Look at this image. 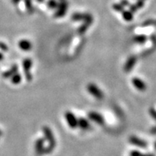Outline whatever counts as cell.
<instances>
[{"label": "cell", "mask_w": 156, "mask_h": 156, "mask_svg": "<svg viewBox=\"0 0 156 156\" xmlns=\"http://www.w3.org/2000/svg\"><path fill=\"white\" fill-rule=\"evenodd\" d=\"M22 81V77L19 73H15L14 75L12 76V78H11V81L12 83H14V84H19Z\"/></svg>", "instance_id": "cell-19"}, {"label": "cell", "mask_w": 156, "mask_h": 156, "mask_svg": "<svg viewBox=\"0 0 156 156\" xmlns=\"http://www.w3.org/2000/svg\"><path fill=\"white\" fill-rule=\"evenodd\" d=\"M65 118H66L69 128H76L77 127H78V119L72 113L69 112V111L66 112L65 113Z\"/></svg>", "instance_id": "cell-6"}, {"label": "cell", "mask_w": 156, "mask_h": 156, "mask_svg": "<svg viewBox=\"0 0 156 156\" xmlns=\"http://www.w3.org/2000/svg\"><path fill=\"white\" fill-rule=\"evenodd\" d=\"M149 113H150V116H151V118L155 119L156 121V109L155 108H150V109H149Z\"/></svg>", "instance_id": "cell-22"}, {"label": "cell", "mask_w": 156, "mask_h": 156, "mask_svg": "<svg viewBox=\"0 0 156 156\" xmlns=\"http://www.w3.org/2000/svg\"><path fill=\"white\" fill-rule=\"evenodd\" d=\"M122 17L127 22H131L133 19V13L130 10H124L122 12Z\"/></svg>", "instance_id": "cell-14"}, {"label": "cell", "mask_w": 156, "mask_h": 156, "mask_svg": "<svg viewBox=\"0 0 156 156\" xmlns=\"http://www.w3.org/2000/svg\"><path fill=\"white\" fill-rule=\"evenodd\" d=\"M47 6L51 10L53 9H57V6H58V4L57 3L56 0H49L48 1V3H47Z\"/></svg>", "instance_id": "cell-20"}, {"label": "cell", "mask_w": 156, "mask_h": 156, "mask_svg": "<svg viewBox=\"0 0 156 156\" xmlns=\"http://www.w3.org/2000/svg\"><path fill=\"white\" fill-rule=\"evenodd\" d=\"M87 90L92 96H93L97 100H102L104 98V95L103 92L100 90V88L93 83H89L88 84Z\"/></svg>", "instance_id": "cell-3"}, {"label": "cell", "mask_w": 156, "mask_h": 156, "mask_svg": "<svg viewBox=\"0 0 156 156\" xmlns=\"http://www.w3.org/2000/svg\"><path fill=\"white\" fill-rule=\"evenodd\" d=\"M22 68H23L26 81H30L32 80V74L30 73V69L32 68V61L30 58L24 59L22 62Z\"/></svg>", "instance_id": "cell-4"}, {"label": "cell", "mask_w": 156, "mask_h": 156, "mask_svg": "<svg viewBox=\"0 0 156 156\" xmlns=\"http://www.w3.org/2000/svg\"><path fill=\"white\" fill-rule=\"evenodd\" d=\"M17 72H18V66L14 65V66H12V68L10 69L9 71H6V72L3 74V77L6 78L12 77V76L14 75L15 73H17Z\"/></svg>", "instance_id": "cell-15"}, {"label": "cell", "mask_w": 156, "mask_h": 156, "mask_svg": "<svg viewBox=\"0 0 156 156\" xmlns=\"http://www.w3.org/2000/svg\"><path fill=\"white\" fill-rule=\"evenodd\" d=\"M113 8L117 12H123L124 10V6H122L120 3H114L113 5Z\"/></svg>", "instance_id": "cell-21"}, {"label": "cell", "mask_w": 156, "mask_h": 156, "mask_svg": "<svg viewBox=\"0 0 156 156\" xmlns=\"http://www.w3.org/2000/svg\"><path fill=\"white\" fill-rule=\"evenodd\" d=\"M44 144H45L44 139H38L35 143V153L38 156H40L44 154V150H45Z\"/></svg>", "instance_id": "cell-11"}, {"label": "cell", "mask_w": 156, "mask_h": 156, "mask_svg": "<svg viewBox=\"0 0 156 156\" xmlns=\"http://www.w3.org/2000/svg\"><path fill=\"white\" fill-rule=\"evenodd\" d=\"M131 156H147V155L140 153V152L138 151V150H132L131 152Z\"/></svg>", "instance_id": "cell-24"}, {"label": "cell", "mask_w": 156, "mask_h": 156, "mask_svg": "<svg viewBox=\"0 0 156 156\" xmlns=\"http://www.w3.org/2000/svg\"><path fill=\"white\" fill-rule=\"evenodd\" d=\"M154 26H156V19L155 20V22H154Z\"/></svg>", "instance_id": "cell-31"}, {"label": "cell", "mask_w": 156, "mask_h": 156, "mask_svg": "<svg viewBox=\"0 0 156 156\" xmlns=\"http://www.w3.org/2000/svg\"><path fill=\"white\" fill-rule=\"evenodd\" d=\"M90 26V24H88V23H86V22H83V24L77 29V32L79 34H84L85 32L87 31V30L88 29V26Z\"/></svg>", "instance_id": "cell-17"}, {"label": "cell", "mask_w": 156, "mask_h": 156, "mask_svg": "<svg viewBox=\"0 0 156 156\" xmlns=\"http://www.w3.org/2000/svg\"><path fill=\"white\" fill-rule=\"evenodd\" d=\"M3 55L2 54V53H0V61H1V60H3Z\"/></svg>", "instance_id": "cell-29"}, {"label": "cell", "mask_w": 156, "mask_h": 156, "mask_svg": "<svg viewBox=\"0 0 156 156\" xmlns=\"http://www.w3.org/2000/svg\"><path fill=\"white\" fill-rule=\"evenodd\" d=\"M143 1H144V2H145V0H143Z\"/></svg>", "instance_id": "cell-34"}, {"label": "cell", "mask_w": 156, "mask_h": 156, "mask_svg": "<svg viewBox=\"0 0 156 156\" xmlns=\"http://www.w3.org/2000/svg\"><path fill=\"white\" fill-rule=\"evenodd\" d=\"M20 1H21V0H12L13 3H14V4H18Z\"/></svg>", "instance_id": "cell-28"}, {"label": "cell", "mask_w": 156, "mask_h": 156, "mask_svg": "<svg viewBox=\"0 0 156 156\" xmlns=\"http://www.w3.org/2000/svg\"><path fill=\"white\" fill-rule=\"evenodd\" d=\"M135 6H136V7L138 8V10L141 9V8H143V6H144V1H143V0H138L137 2L135 3Z\"/></svg>", "instance_id": "cell-23"}, {"label": "cell", "mask_w": 156, "mask_h": 156, "mask_svg": "<svg viewBox=\"0 0 156 156\" xmlns=\"http://www.w3.org/2000/svg\"><path fill=\"white\" fill-rule=\"evenodd\" d=\"M60 1H64V0H60Z\"/></svg>", "instance_id": "cell-33"}, {"label": "cell", "mask_w": 156, "mask_h": 156, "mask_svg": "<svg viewBox=\"0 0 156 156\" xmlns=\"http://www.w3.org/2000/svg\"><path fill=\"white\" fill-rule=\"evenodd\" d=\"M120 4H121L123 6H130V3L128 2V0H120Z\"/></svg>", "instance_id": "cell-26"}, {"label": "cell", "mask_w": 156, "mask_h": 156, "mask_svg": "<svg viewBox=\"0 0 156 156\" xmlns=\"http://www.w3.org/2000/svg\"><path fill=\"white\" fill-rule=\"evenodd\" d=\"M129 10L131 11L132 13L136 12L138 10V8L135 6V4H130V6H129Z\"/></svg>", "instance_id": "cell-25"}, {"label": "cell", "mask_w": 156, "mask_h": 156, "mask_svg": "<svg viewBox=\"0 0 156 156\" xmlns=\"http://www.w3.org/2000/svg\"><path fill=\"white\" fill-rule=\"evenodd\" d=\"M150 132L151 134H156V127H154L150 129Z\"/></svg>", "instance_id": "cell-27"}, {"label": "cell", "mask_w": 156, "mask_h": 156, "mask_svg": "<svg viewBox=\"0 0 156 156\" xmlns=\"http://www.w3.org/2000/svg\"><path fill=\"white\" fill-rule=\"evenodd\" d=\"M42 131H43V134L45 135V139L48 141L49 143V146L47 148H45L44 150V153H50L52 150H53V148L56 145V141H55V138L53 136V134L51 129L47 126H44L42 128Z\"/></svg>", "instance_id": "cell-1"}, {"label": "cell", "mask_w": 156, "mask_h": 156, "mask_svg": "<svg viewBox=\"0 0 156 156\" xmlns=\"http://www.w3.org/2000/svg\"><path fill=\"white\" fill-rule=\"evenodd\" d=\"M155 150H156V142H155Z\"/></svg>", "instance_id": "cell-32"}, {"label": "cell", "mask_w": 156, "mask_h": 156, "mask_svg": "<svg viewBox=\"0 0 156 156\" xmlns=\"http://www.w3.org/2000/svg\"><path fill=\"white\" fill-rule=\"evenodd\" d=\"M19 46L23 51H29L32 49V44L30 41L22 39V40L19 41Z\"/></svg>", "instance_id": "cell-13"}, {"label": "cell", "mask_w": 156, "mask_h": 156, "mask_svg": "<svg viewBox=\"0 0 156 156\" xmlns=\"http://www.w3.org/2000/svg\"><path fill=\"white\" fill-rule=\"evenodd\" d=\"M88 118L90 119L92 121H93L94 123H96L99 125H104V119L102 116V115H100V113H96V112H90L88 114Z\"/></svg>", "instance_id": "cell-7"}, {"label": "cell", "mask_w": 156, "mask_h": 156, "mask_svg": "<svg viewBox=\"0 0 156 156\" xmlns=\"http://www.w3.org/2000/svg\"><path fill=\"white\" fill-rule=\"evenodd\" d=\"M72 21L74 22H86L92 25L93 22V17L88 13H74L71 17Z\"/></svg>", "instance_id": "cell-2"}, {"label": "cell", "mask_w": 156, "mask_h": 156, "mask_svg": "<svg viewBox=\"0 0 156 156\" xmlns=\"http://www.w3.org/2000/svg\"><path fill=\"white\" fill-rule=\"evenodd\" d=\"M67 10H68V3L66 2V0L61 1L59 4H58V6H57V8L54 16L56 18H61L63 16L66 15Z\"/></svg>", "instance_id": "cell-5"}, {"label": "cell", "mask_w": 156, "mask_h": 156, "mask_svg": "<svg viewBox=\"0 0 156 156\" xmlns=\"http://www.w3.org/2000/svg\"><path fill=\"white\" fill-rule=\"evenodd\" d=\"M24 3H25L26 10H27L29 13H30V14L33 13V11H34V8H33L31 0H24Z\"/></svg>", "instance_id": "cell-18"}, {"label": "cell", "mask_w": 156, "mask_h": 156, "mask_svg": "<svg viewBox=\"0 0 156 156\" xmlns=\"http://www.w3.org/2000/svg\"><path fill=\"white\" fill-rule=\"evenodd\" d=\"M147 37L145 35H137L133 38V41L138 44H144L147 41Z\"/></svg>", "instance_id": "cell-16"}, {"label": "cell", "mask_w": 156, "mask_h": 156, "mask_svg": "<svg viewBox=\"0 0 156 156\" xmlns=\"http://www.w3.org/2000/svg\"><path fill=\"white\" fill-rule=\"evenodd\" d=\"M129 142L131 143V144H133L135 146H137V147H147V142L144 139H141L137 136H135V135H131L129 138Z\"/></svg>", "instance_id": "cell-10"}, {"label": "cell", "mask_w": 156, "mask_h": 156, "mask_svg": "<svg viewBox=\"0 0 156 156\" xmlns=\"http://www.w3.org/2000/svg\"><path fill=\"white\" fill-rule=\"evenodd\" d=\"M137 62V57L134 55L129 57L127 60V61L125 63L124 67V70L125 72H129L131 69L134 68L135 64Z\"/></svg>", "instance_id": "cell-8"}, {"label": "cell", "mask_w": 156, "mask_h": 156, "mask_svg": "<svg viewBox=\"0 0 156 156\" xmlns=\"http://www.w3.org/2000/svg\"><path fill=\"white\" fill-rule=\"evenodd\" d=\"M131 82H132V84L134 85V87L140 92H144L147 89V84H145L144 81H142L139 77H133L131 80Z\"/></svg>", "instance_id": "cell-9"}, {"label": "cell", "mask_w": 156, "mask_h": 156, "mask_svg": "<svg viewBox=\"0 0 156 156\" xmlns=\"http://www.w3.org/2000/svg\"><path fill=\"white\" fill-rule=\"evenodd\" d=\"M37 1H38V3H42L43 2V0H37Z\"/></svg>", "instance_id": "cell-30"}, {"label": "cell", "mask_w": 156, "mask_h": 156, "mask_svg": "<svg viewBox=\"0 0 156 156\" xmlns=\"http://www.w3.org/2000/svg\"><path fill=\"white\" fill-rule=\"evenodd\" d=\"M78 127L83 131H88L90 129L91 125L86 119L79 118L78 119Z\"/></svg>", "instance_id": "cell-12"}]
</instances>
